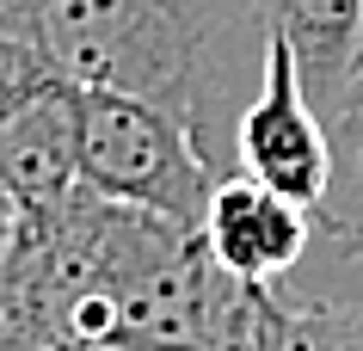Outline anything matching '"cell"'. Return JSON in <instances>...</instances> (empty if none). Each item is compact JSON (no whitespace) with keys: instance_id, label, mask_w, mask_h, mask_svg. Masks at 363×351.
Returning a JSON list of instances; mask_svg holds the SVG:
<instances>
[{"instance_id":"4","label":"cell","mask_w":363,"mask_h":351,"mask_svg":"<svg viewBox=\"0 0 363 351\" xmlns=\"http://www.w3.org/2000/svg\"><path fill=\"white\" fill-rule=\"evenodd\" d=\"M320 240V222L289 204V197L265 191L259 179H222L203 216V247L228 277L252 284V290H284L289 277L308 265Z\"/></svg>"},{"instance_id":"8","label":"cell","mask_w":363,"mask_h":351,"mask_svg":"<svg viewBox=\"0 0 363 351\" xmlns=\"http://www.w3.org/2000/svg\"><path fill=\"white\" fill-rule=\"evenodd\" d=\"M13 228H19V210L0 197V259H6V247H13Z\"/></svg>"},{"instance_id":"9","label":"cell","mask_w":363,"mask_h":351,"mask_svg":"<svg viewBox=\"0 0 363 351\" xmlns=\"http://www.w3.org/2000/svg\"><path fill=\"white\" fill-rule=\"evenodd\" d=\"M0 351H31L25 339H13V333H0Z\"/></svg>"},{"instance_id":"5","label":"cell","mask_w":363,"mask_h":351,"mask_svg":"<svg viewBox=\"0 0 363 351\" xmlns=\"http://www.w3.org/2000/svg\"><path fill=\"white\" fill-rule=\"evenodd\" d=\"M271 31L296 50L314 111H333L363 68V0H265Z\"/></svg>"},{"instance_id":"6","label":"cell","mask_w":363,"mask_h":351,"mask_svg":"<svg viewBox=\"0 0 363 351\" xmlns=\"http://www.w3.org/2000/svg\"><path fill=\"white\" fill-rule=\"evenodd\" d=\"M326 136H333V185L320 204V240H333L345 259H363V68L351 93L326 111Z\"/></svg>"},{"instance_id":"2","label":"cell","mask_w":363,"mask_h":351,"mask_svg":"<svg viewBox=\"0 0 363 351\" xmlns=\"http://www.w3.org/2000/svg\"><path fill=\"white\" fill-rule=\"evenodd\" d=\"M74 160H80V185L93 197L179 222L191 234H203L210 197L222 185V173L203 160V148L179 117L123 93H80Z\"/></svg>"},{"instance_id":"7","label":"cell","mask_w":363,"mask_h":351,"mask_svg":"<svg viewBox=\"0 0 363 351\" xmlns=\"http://www.w3.org/2000/svg\"><path fill=\"white\" fill-rule=\"evenodd\" d=\"M259 351H363V302L271 290Z\"/></svg>"},{"instance_id":"3","label":"cell","mask_w":363,"mask_h":351,"mask_svg":"<svg viewBox=\"0 0 363 351\" xmlns=\"http://www.w3.org/2000/svg\"><path fill=\"white\" fill-rule=\"evenodd\" d=\"M234 173L259 179L265 191L289 197V204H302L308 216H320V204H326V185H333V136H326V117L314 111V99L302 87V68H296V50L284 38H271L259 99L240 117Z\"/></svg>"},{"instance_id":"1","label":"cell","mask_w":363,"mask_h":351,"mask_svg":"<svg viewBox=\"0 0 363 351\" xmlns=\"http://www.w3.org/2000/svg\"><path fill=\"white\" fill-rule=\"evenodd\" d=\"M0 31L80 93L172 111L222 179L277 38L265 0H0Z\"/></svg>"}]
</instances>
